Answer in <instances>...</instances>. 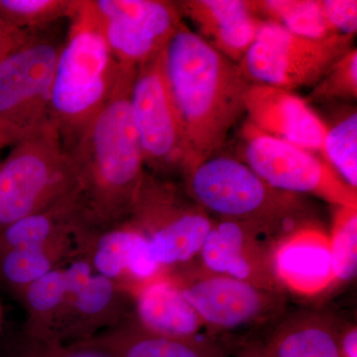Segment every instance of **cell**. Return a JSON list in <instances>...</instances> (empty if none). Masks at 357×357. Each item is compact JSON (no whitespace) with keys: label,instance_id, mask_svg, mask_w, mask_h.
Returning a JSON list of instances; mask_svg holds the SVG:
<instances>
[{"label":"cell","instance_id":"cell-1","mask_svg":"<svg viewBox=\"0 0 357 357\" xmlns=\"http://www.w3.org/2000/svg\"><path fill=\"white\" fill-rule=\"evenodd\" d=\"M167 84L185 144L182 173L220 153L241 121L249 84L238 64L184 22L163 50Z\"/></svg>","mask_w":357,"mask_h":357},{"label":"cell","instance_id":"cell-2","mask_svg":"<svg viewBox=\"0 0 357 357\" xmlns=\"http://www.w3.org/2000/svg\"><path fill=\"white\" fill-rule=\"evenodd\" d=\"M135 70L122 73L109 100L66 150L89 231L128 220L146 174L129 100Z\"/></svg>","mask_w":357,"mask_h":357},{"label":"cell","instance_id":"cell-3","mask_svg":"<svg viewBox=\"0 0 357 357\" xmlns=\"http://www.w3.org/2000/svg\"><path fill=\"white\" fill-rule=\"evenodd\" d=\"M51 89V119L66 150L109 100L122 73L103 36L91 0H81L70 18Z\"/></svg>","mask_w":357,"mask_h":357},{"label":"cell","instance_id":"cell-4","mask_svg":"<svg viewBox=\"0 0 357 357\" xmlns=\"http://www.w3.org/2000/svg\"><path fill=\"white\" fill-rule=\"evenodd\" d=\"M77 192L74 166L51 119L0 163V230Z\"/></svg>","mask_w":357,"mask_h":357},{"label":"cell","instance_id":"cell-5","mask_svg":"<svg viewBox=\"0 0 357 357\" xmlns=\"http://www.w3.org/2000/svg\"><path fill=\"white\" fill-rule=\"evenodd\" d=\"M183 175L188 196L222 220L255 222L272 231L302 211L299 197L270 187L236 156L218 153Z\"/></svg>","mask_w":357,"mask_h":357},{"label":"cell","instance_id":"cell-6","mask_svg":"<svg viewBox=\"0 0 357 357\" xmlns=\"http://www.w3.org/2000/svg\"><path fill=\"white\" fill-rule=\"evenodd\" d=\"M62 42L30 34L0 62V150L15 146L51 121V89Z\"/></svg>","mask_w":357,"mask_h":357},{"label":"cell","instance_id":"cell-7","mask_svg":"<svg viewBox=\"0 0 357 357\" xmlns=\"http://www.w3.org/2000/svg\"><path fill=\"white\" fill-rule=\"evenodd\" d=\"M354 36L312 39L260 21L255 42L238 66L250 84L294 91L312 88L354 47Z\"/></svg>","mask_w":357,"mask_h":357},{"label":"cell","instance_id":"cell-8","mask_svg":"<svg viewBox=\"0 0 357 357\" xmlns=\"http://www.w3.org/2000/svg\"><path fill=\"white\" fill-rule=\"evenodd\" d=\"M236 157L278 191L311 195L335 206H357L356 190L323 156L260 132L248 121L239 130Z\"/></svg>","mask_w":357,"mask_h":357},{"label":"cell","instance_id":"cell-9","mask_svg":"<svg viewBox=\"0 0 357 357\" xmlns=\"http://www.w3.org/2000/svg\"><path fill=\"white\" fill-rule=\"evenodd\" d=\"M128 220L144 232L150 255L162 270L199 255L215 222L176 185L147 172Z\"/></svg>","mask_w":357,"mask_h":357},{"label":"cell","instance_id":"cell-10","mask_svg":"<svg viewBox=\"0 0 357 357\" xmlns=\"http://www.w3.org/2000/svg\"><path fill=\"white\" fill-rule=\"evenodd\" d=\"M130 107L144 165L152 172H182L185 144L163 66V52L134 74Z\"/></svg>","mask_w":357,"mask_h":357},{"label":"cell","instance_id":"cell-11","mask_svg":"<svg viewBox=\"0 0 357 357\" xmlns=\"http://www.w3.org/2000/svg\"><path fill=\"white\" fill-rule=\"evenodd\" d=\"M112 55L121 67L137 69L158 56L182 25L176 1L91 0Z\"/></svg>","mask_w":357,"mask_h":357},{"label":"cell","instance_id":"cell-12","mask_svg":"<svg viewBox=\"0 0 357 357\" xmlns=\"http://www.w3.org/2000/svg\"><path fill=\"white\" fill-rule=\"evenodd\" d=\"M68 288L54 340L86 342L134 317L133 292L96 274L81 255L65 265Z\"/></svg>","mask_w":357,"mask_h":357},{"label":"cell","instance_id":"cell-13","mask_svg":"<svg viewBox=\"0 0 357 357\" xmlns=\"http://www.w3.org/2000/svg\"><path fill=\"white\" fill-rule=\"evenodd\" d=\"M270 230L255 222L220 220L213 222L199 256L208 273L222 275L273 291L271 255L262 236Z\"/></svg>","mask_w":357,"mask_h":357},{"label":"cell","instance_id":"cell-14","mask_svg":"<svg viewBox=\"0 0 357 357\" xmlns=\"http://www.w3.org/2000/svg\"><path fill=\"white\" fill-rule=\"evenodd\" d=\"M206 328L236 330L256 323L274 307L271 290L222 275L175 280Z\"/></svg>","mask_w":357,"mask_h":357},{"label":"cell","instance_id":"cell-15","mask_svg":"<svg viewBox=\"0 0 357 357\" xmlns=\"http://www.w3.org/2000/svg\"><path fill=\"white\" fill-rule=\"evenodd\" d=\"M246 121L260 132L321 155L326 126L305 98L294 91L250 84L244 96Z\"/></svg>","mask_w":357,"mask_h":357},{"label":"cell","instance_id":"cell-16","mask_svg":"<svg viewBox=\"0 0 357 357\" xmlns=\"http://www.w3.org/2000/svg\"><path fill=\"white\" fill-rule=\"evenodd\" d=\"M79 255L93 271L131 291L156 278L163 270L152 259L147 236L130 220L86 232Z\"/></svg>","mask_w":357,"mask_h":357},{"label":"cell","instance_id":"cell-17","mask_svg":"<svg viewBox=\"0 0 357 357\" xmlns=\"http://www.w3.org/2000/svg\"><path fill=\"white\" fill-rule=\"evenodd\" d=\"M274 278L293 292L314 295L335 282L330 238L314 227L293 229L271 255Z\"/></svg>","mask_w":357,"mask_h":357},{"label":"cell","instance_id":"cell-18","mask_svg":"<svg viewBox=\"0 0 357 357\" xmlns=\"http://www.w3.org/2000/svg\"><path fill=\"white\" fill-rule=\"evenodd\" d=\"M183 20L211 48L239 64L255 42L260 20L251 13L248 0H180Z\"/></svg>","mask_w":357,"mask_h":357},{"label":"cell","instance_id":"cell-19","mask_svg":"<svg viewBox=\"0 0 357 357\" xmlns=\"http://www.w3.org/2000/svg\"><path fill=\"white\" fill-rule=\"evenodd\" d=\"M133 297L134 319L147 332L198 340L206 328L175 279L160 275L136 288Z\"/></svg>","mask_w":357,"mask_h":357},{"label":"cell","instance_id":"cell-20","mask_svg":"<svg viewBox=\"0 0 357 357\" xmlns=\"http://www.w3.org/2000/svg\"><path fill=\"white\" fill-rule=\"evenodd\" d=\"M79 344L112 357H213L206 342L154 335L141 328L134 317Z\"/></svg>","mask_w":357,"mask_h":357},{"label":"cell","instance_id":"cell-21","mask_svg":"<svg viewBox=\"0 0 357 357\" xmlns=\"http://www.w3.org/2000/svg\"><path fill=\"white\" fill-rule=\"evenodd\" d=\"M89 231L79 192L46 210L33 213L0 230V253L76 236Z\"/></svg>","mask_w":357,"mask_h":357},{"label":"cell","instance_id":"cell-22","mask_svg":"<svg viewBox=\"0 0 357 357\" xmlns=\"http://www.w3.org/2000/svg\"><path fill=\"white\" fill-rule=\"evenodd\" d=\"M84 234L0 253V284L16 297L33 282L79 255Z\"/></svg>","mask_w":357,"mask_h":357},{"label":"cell","instance_id":"cell-23","mask_svg":"<svg viewBox=\"0 0 357 357\" xmlns=\"http://www.w3.org/2000/svg\"><path fill=\"white\" fill-rule=\"evenodd\" d=\"M67 288L64 265L23 289L16 296L26 312L22 332L31 337L54 340Z\"/></svg>","mask_w":357,"mask_h":357},{"label":"cell","instance_id":"cell-24","mask_svg":"<svg viewBox=\"0 0 357 357\" xmlns=\"http://www.w3.org/2000/svg\"><path fill=\"white\" fill-rule=\"evenodd\" d=\"M248 6L260 21L299 36L323 39L338 35L326 21L321 0H248Z\"/></svg>","mask_w":357,"mask_h":357},{"label":"cell","instance_id":"cell-25","mask_svg":"<svg viewBox=\"0 0 357 357\" xmlns=\"http://www.w3.org/2000/svg\"><path fill=\"white\" fill-rule=\"evenodd\" d=\"M324 121V119H323ZM326 126L321 156L342 181L357 189V112L356 107L342 105Z\"/></svg>","mask_w":357,"mask_h":357},{"label":"cell","instance_id":"cell-26","mask_svg":"<svg viewBox=\"0 0 357 357\" xmlns=\"http://www.w3.org/2000/svg\"><path fill=\"white\" fill-rule=\"evenodd\" d=\"M81 0H0V17L16 29L35 34L70 20Z\"/></svg>","mask_w":357,"mask_h":357},{"label":"cell","instance_id":"cell-27","mask_svg":"<svg viewBox=\"0 0 357 357\" xmlns=\"http://www.w3.org/2000/svg\"><path fill=\"white\" fill-rule=\"evenodd\" d=\"M275 357H342L340 340L321 323H301L280 333Z\"/></svg>","mask_w":357,"mask_h":357},{"label":"cell","instance_id":"cell-28","mask_svg":"<svg viewBox=\"0 0 357 357\" xmlns=\"http://www.w3.org/2000/svg\"><path fill=\"white\" fill-rule=\"evenodd\" d=\"M330 238L335 282H349L357 272V206H337Z\"/></svg>","mask_w":357,"mask_h":357},{"label":"cell","instance_id":"cell-29","mask_svg":"<svg viewBox=\"0 0 357 357\" xmlns=\"http://www.w3.org/2000/svg\"><path fill=\"white\" fill-rule=\"evenodd\" d=\"M356 98L357 49L354 46L312 86L305 100L311 105L354 102Z\"/></svg>","mask_w":357,"mask_h":357},{"label":"cell","instance_id":"cell-30","mask_svg":"<svg viewBox=\"0 0 357 357\" xmlns=\"http://www.w3.org/2000/svg\"><path fill=\"white\" fill-rule=\"evenodd\" d=\"M2 357H112L88 345L68 344L52 338L26 335L21 331L7 344Z\"/></svg>","mask_w":357,"mask_h":357},{"label":"cell","instance_id":"cell-31","mask_svg":"<svg viewBox=\"0 0 357 357\" xmlns=\"http://www.w3.org/2000/svg\"><path fill=\"white\" fill-rule=\"evenodd\" d=\"M324 13L333 31L356 37L357 32L356 0H321Z\"/></svg>","mask_w":357,"mask_h":357},{"label":"cell","instance_id":"cell-32","mask_svg":"<svg viewBox=\"0 0 357 357\" xmlns=\"http://www.w3.org/2000/svg\"><path fill=\"white\" fill-rule=\"evenodd\" d=\"M29 35L16 29L0 17V62L22 44Z\"/></svg>","mask_w":357,"mask_h":357},{"label":"cell","instance_id":"cell-33","mask_svg":"<svg viewBox=\"0 0 357 357\" xmlns=\"http://www.w3.org/2000/svg\"><path fill=\"white\" fill-rule=\"evenodd\" d=\"M342 357H357V331L356 328L347 332L340 340Z\"/></svg>","mask_w":357,"mask_h":357},{"label":"cell","instance_id":"cell-34","mask_svg":"<svg viewBox=\"0 0 357 357\" xmlns=\"http://www.w3.org/2000/svg\"><path fill=\"white\" fill-rule=\"evenodd\" d=\"M3 324H4L3 307H2L1 303H0V335H1L2 328H3Z\"/></svg>","mask_w":357,"mask_h":357}]
</instances>
